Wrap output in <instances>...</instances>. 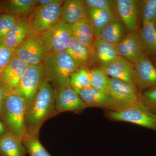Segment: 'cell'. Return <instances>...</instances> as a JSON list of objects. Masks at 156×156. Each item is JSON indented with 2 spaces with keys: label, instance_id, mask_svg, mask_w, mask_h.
<instances>
[{
  "label": "cell",
  "instance_id": "ab89813d",
  "mask_svg": "<svg viewBox=\"0 0 156 156\" xmlns=\"http://www.w3.org/2000/svg\"><path fill=\"white\" fill-rule=\"evenodd\" d=\"M0 11H1V10H0Z\"/></svg>",
  "mask_w": 156,
  "mask_h": 156
},
{
  "label": "cell",
  "instance_id": "8992f818",
  "mask_svg": "<svg viewBox=\"0 0 156 156\" xmlns=\"http://www.w3.org/2000/svg\"><path fill=\"white\" fill-rule=\"evenodd\" d=\"M63 1L56 0L45 6H37L28 18L34 31L43 34L60 20Z\"/></svg>",
  "mask_w": 156,
  "mask_h": 156
},
{
  "label": "cell",
  "instance_id": "8d00e7d4",
  "mask_svg": "<svg viewBox=\"0 0 156 156\" xmlns=\"http://www.w3.org/2000/svg\"><path fill=\"white\" fill-rule=\"evenodd\" d=\"M7 131H6L5 126L3 125L2 121L0 120V136H2L5 134Z\"/></svg>",
  "mask_w": 156,
  "mask_h": 156
},
{
  "label": "cell",
  "instance_id": "4fadbf2b",
  "mask_svg": "<svg viewBox=\"0 0 156 156\" xmlns=\"http://www.w3.org/2000/svg\"><path fill=\"white\" fill-rule=\"evenodd\" d=\"M75 90L88 107L101 108L107 111L118 109L115 101L110 92L93 87Z\"/></svg>",
  "mask_w": 156,
  "mask_h": 156
},
{
  "label": "cell",
  "instance_id": "74e56055",
  "mask_svg": "<svg viewBox=\"0 0 156 156\" xmlns=\"http://www.w3.org/2000/svg\"><path fill=\"white\" fill-rule=\"evenodd\" d=\"M154 63V65L156 67V58H155V59H154L153 60Z\"/></svg>",
  "mask_w": 156,
  "mask_h": 156
},
{
  "label": "cell",
  "instance_id": "5b68a950",
  "mask_svg": "<svg viewBox=\"0 0 156 156\" xmlns=\"http://www.w3.org/2000/svg\"><path fill=\"white\" fill-rule=\"evenodd\" d=\"M41 37L46 53L65 52L73 37L72 26L60 20Z\"/></svg>",
  "mask_w": 156,
  "mask_h": 156
},
{
  "label": "cell",
  "instance_id": "9c48e42d",
  "mask_svg": "<svg viewBox=\"0 0 156 156\" xmlns=\"http://www.w3.org/2000/svg\"><path fill=\"white\" fill-rule=\"evenodd\" d=\"M109 92L117 104L118 110L130 106L141 100V92L133 83H127L111 78Z\"/></svg>",
  "mask_w": 156,
  "mask_h": 156
},
{
  "label": "cell",
  "instance_id": "ac0fdd59",
  "mask_svg": "<svg viewBox=\"0 0 156 156\" xmlns=\"http://www.w3.org/2000/svg\"><path fill=\"white\" fill-rule=\"evenodd\" d=\"M88 18L87 9L84 1L66 0L61 7L60 20L71 26Z\"/></svg>",
  "mask_w": 156,
  "mask_h": 156
},
{
  "label": "cell",
  "instance_id": "4dcf8cb0",
  "mask_svg": "<svg viewBox=\"0 0 156 156\" xmlns=\"http://www.w3.org/2000/svg\"><path fill=\"white\" fill-rule=\"evenodd\" d=\"M17 20L10 14L4 13L0 15V43H2L7 35L16 24Z\"/></svg>",
  "mask_w": 156,
  "mask_h": 156
},
{
  "label": "cell",
  "instance_id": "ffe728a7",
  "mask_svg": "<svg viewBox=\"0 0 156 156\" xmlns=\"http://www.w3.org/2000/svg\"><path fill=\"white\" fill-rule=\"evenodd\" d=\"M37 0H9L4 1L1 9L5 14L17 19L28 17L36 7Z\"/></svg>",
  "mask_w": 156,
  "mask_h": 156
},
{
  "label": "cell",
  "instance_id": "e575fe53",
  "mask_svg": "<svg viewBox=\"0 0 156 156\" xmlns=\"http://www.w3.org/2000/svg\"><path fill=\"white\" fill-rule=\"evenodd\" d=\"M5 97V95L4 93L2 88L1 83H0V118H1L2 107L3 102H4Z\"/></svg>",
  "mask_w": 156,
  "mask_h": 156
},
{
  "label": "cell",
  "instance_id": "d6986e66",
  "mask_svg": "<svg viewBox=\"0 0 156 156\" xmlns=\"http://www.w3.org/2000/svg\"><path fill=\"white\" fill-rule=\"evenodd\" d=\"M33 30L28 17L17 19L16 24L7 35L2 44L14 50L25 41Z\"/></svg>",
  "mask_w": 156,
  "mask_h": 156
},
{
  "label": "cell",
  "instance_id": "1f68e13d",
  "mask_svg": "<svg viewBox=\"0 0 156 156\" xmlns=\"http://www.w3.org/2000/svg\"><path fill=\"white\" fill-rule=\"evenodd\" d=\"M87 8L116 11V0H85Z\"/></svg>",
  "mask_w": 156,
  "mask_h": 156
},
{
  "label": "cell",
  "instance_id": "603a6c76",
  "mask_svg": "<svg viewBox=\"0 0 156 156\" xmlns=\"http://www.w3.org/2000/svg\"><path fill=\"white\" fill-rule=\"evenodd\" d=\"M27 154L19 137L9 132L0 136V156H26Z\"/></svg>",
  "mask_w": 156,
  "mask_h": 156
},
{
  "label": "cell",
  "instance_id": "ba28073f",
  "mask_svg": "<svg viewBox=\"0 0 156 156\" xmlns=\"http://www.w3.org/2000/svg\"><path fill=\"white\" fill-rule=\"evenodd\" d=\"M46 80L43 63L36 65H28L18 89L14 94L23 98L27 105L34 97Z\"/></svg>",
  "mask_w": 156,
  "mask_h": 156
},
{
  "label": "cell",
  "instance_id": "cb8c5ba5",
  "mask_svg": "<svg viewBox=\"0 0 156 156\" xmlns=\"http://www.w3.org/2000/svg\"><path fill=\"white\" fill-rule=\"evenodd\" d=\"M128 33L127 28L122 21L117 19L110 23L102 30L98 38L117 45Z\"/></svg>",
  "mask_w": 156,
  "mask_h": 156
},
{
  "label": "cell",
  "instance_id": "6da1fadb",
  "mask_svg": "<svg viewBox=\"0 0 156 156\" xmlns=\"http://www.w3.org/2000/svg\"><path fill=\"white\" fill-rule=\"evenodd\" d=\"M56 90L45 80L34 97L26 107V135H39L43 124L58 114L56 110Z\"/></svg>",
  "mask_w": 156,
  "mask_h": 156
},
{
  "label": "cell",
  "instance_id": "7402d4cb",
  "mask_svg": "<svg viewBox=\"0 0 156 156\" xmlns=\"http://www.w3.org/2000/svg\"><path fill=\"white\" fill-rule=\"evenodd\" d=\"M86 8L95 38L99 37L101 31L110 23L119 19L115 11Z\"/></svg>",
  "mask_w": 156,
  "mask_h": 156
},
{
  "label": "cell",
  "instance_id": "836d02e7",
  "mask_svg": "<svg viewBox=\"0 0 156 156\" xmlns=\"http://www.w3.org/2000/svg\"><path fill=\"white\" fill-rule=\"evenodd\" d=\"M14 49L0 43V73L9 64L14 56Z\"/></svg>",
  "mask_w": 156,
  "mask_h": 156
},
{
  "label": "cell",
  "instance_id": "5bb4252c",
  "mask_svg": "<svg viewBox=\"0 0 156 156\" xmlns=\"http://www.w3.org/2000/svg\"><path fill=\"white\" fill-rule=\"evenodd\" d=\"M116 11L119 19L124 23L128 32L137 30L139 1L116 0Z\"/></svg>",
  "mask_w": 156,
  "mask_h": 156
},
{
  "label": "cell",
  "instance_id": "484cf974",
  "mask_svg": "<svg viewBox=\"0 0 156 156\" xmlns=\"http://www.w3.org/2000/svg\"><path fill=\"white\" fill-rule=\"evenodd\" d=\"M73 37L92 51L95 37L92 24L89 18L83 20L72 26Z\"/></svg>",
  "mask_w": 156,
  "mask_h": 156
},
{
  "label": "cell",
  "instance_id": "f546056e",
  "mask_svg": "<svg viewBox=\"0 0 156 156\" xmlns=\"http://www.w3.org/2000/svg\"><path fill=\"white\" fill-rule=\"evenodd\" d=\"M139 9L142 23L156 22V0L139 1Z\"/></svg>",
  "mask_w": 156,
  "mask_h": 156
},
{
  "label": "cell",
  "instance_id": "f1b7e54d",
  "mask_svg": "<svg viewBox=\"0 0 156 156\" xmlns=\"http://www.w3.org/2000/svg\"><path fill=\"white\" fill-rule=\"evenodd\" d=\"M23 142L29 156H51L40 142L39 135H26Z\"/></svg>",
  "mask_w": 156,
  "mask_h": 156
},
{
  "label": "cell",
  "instance_id": "d590c367",
  "mask_svg": "<svg viewBox=\"0 0 156 156\" xmlns=\"http://www.w3.org/2000/svg\"><path fill=\"white\" fill-rule=\"evenodd\" d=\"M56 0H37V6H45L54 3Z\"/></svg>",
  "mask_w": 156,
  "mask_h": 156
},
{
  "label": "cell",
  "instance_id": "9a60e30c",
  "mask_svg": "<svg viewBox=\"0 0 156 156\" xmlns=\"http://www.w3.org/2000/svg\"><path fill=\"white\" fill-rule=\"evenodd\" d=\"M117 52L120 57L133 64L144 54L141 41L138 31L128 32L126 37L117 45Z\"/></svg>",
  "mask_w": 156,
  "mask_h": 156
},
{
  "label": "cell",
  "instance_id": "277c9868",
  "mask_svg": "<svg viewBox=\"0 0 156 156\" xmlns=\"http://www.w3.org/2000/svg\"><path fill=\"white\" fill-rule=\"evenodd\" d=\"M105 115L111 120L132 123L156 132V113L141 100L122 109L107 111Z\"/></svg>",
  "mask_w": 156,
  "mask_h": 156
},
{
  "label": "cell",
  "instance_id": "4316f807",
  "mask_svg": "<svg viewBox=\"0 0 156 156\" xmlns=\"http://www.w3.org/2000/svg\"><path fill=\"white\" fill-rule=\"evenodd\" d=\"M91 86L97 89L109 92L111 78L99 67L89 69Z\"/></svg>",
  "mask_w": 156,
  "mask_h": 156
},
{
  "label": "cell",
  "instance_id": "2e32d148",
  "mask_svg": "<svg viewBox=\"0 0 156 156\" xmlns=\"http://www.w3.org/2000/svg\"><path fill=\"white\" fill-rule=\"evenodd\" d=\"M101 68L110 78L134 83V64L122 57L118 56Z\"/></svg>",
  "mask_w": 156,
  "mask_h": 156
},
{
  "label": "cell",
  "instance_id": "3957f363",
  "mask_svg": "<svg viewBox=\"0 0 156 156\" xmlns=\"http://www.w3.org/2000/svg\"><path fill=\"white\" fill-rule=\"evenodd\" d=\"M26 102L17 94L6 95L3 102L0 120L7 132L23 140L27 135L25 124Z\"/></svg>",
  "mask_w": 156,
  "mask_h": 156
},
{
  "label": "cell",
  "instance_id": "44dd1931",
  "mask_svg": "<svg viewBox=\"0 0 156 156\" xmlns=\"http://www.w3.org/2000/svg\"><path fill=\"white\" fill-rule=\"evenodd\" d=\"M79 68L88 69L92 63V51L83 44L73 37L66 50Z\"/></svg>",
  "mask_w": 156,
  "mask_h": 156
},
{
  "label": "cell",
  "instance_id": "52a82bcc",
  "mask_svg": "<svg viewBox=\"0 0 156 156\" xmlns=\"http://www.w3.org/2000/svg\"><path fill=\"white\" fill-rule=\"evenodd\" d=\"M45 51L41 34L32 31L24 41L14 49V56L28 65L42 64Z\"/></svg>",
  "mask_w": 156,
  "mask_h": 156
},
{
  "label": "cell",
  "instance_id": "83f0119b",
  "mask_svg": "<svg viewBox=\"0 0 156 156\" xmlns=\"http://www.w3.org/2000/svg\"><path fill=\"white\" fill-rule=\"evenodd\" d=\"M70 83L75 90H82L92 87L89 69L81 68L73 73L70 77Z\"/></svg>",
  "mask_w": 156,
  "mask_h": 156
},
{
  "label": "cell",
  "instance_id": "d6a6232c",
  "mask_svg": "<svg viewBox=\"0 0 156 156\" xmlns=\"http://www.w3.org/2000/svg\"><path fill=\"white\" fill-rule=\"evenodd\" d=\"M141 101L146 106L156 113V86L141 92Z\"/></svg>",
  "mask_w": 156,
  "mask_h": 156
},
{
  "label": "cell",
  "instance_id": "d4e9b609",
  "mask_svg": "<svg viewBox=\"0 0 156 156\" xmlns=\"http://www.w3.org/2000/svg\"><path fill=\"white\" fill-rule=\"evenodd\" d=\"M139 35L144 53L156 58V28L151 23H143Z\"/></svg>",
  "mask_w": 156,
  "mask_h": 156
},
{
  "label": "cell",
  "instance_id": "f35d334b",
  "mask_svg": "<svg viewBox=\"0 0 156 156\" xmlns=\"http://www.w3.org/2000/svg\"><path fill=\"white\" fill-rule=\"evenodd\" d=\"M154 24L155 27V28H156V22L154 23Z\"/></svg>",
  "mask_w": 156,
  "mask_h": 156
},
{
  "label": "cell",
  "instance_id": "30bf717a",
  "mask_svg": "<svg viewBox=\"0 0 156 156\" xmlns=\"http://www.w3.org/2000/svg\"><path fill=\"white\" fill-rule=\"evenodd\" d=\"M28 65L13 56L0 73V83L6 95L14 94L19 87Z\"/></svg>",
  "mask_w": 156,
  "mask_h": 156
},
{
  "label": "cell",
  "instance_id": "7a4b0ae2",
  "mask_svg": "<svg viewBox=\"0 0 156 156\" xmlns=\"http://www.w3.org/2000/svg\"><path fill=\"white\" fill-rule=\"evenodd\" d=\"M43 63L46 79L55 89L70 85L71 75L79 68L66 51L46 53Z\"/></svg>",
  "mask_w": 156,
  "mask_h": 156
},
{
  "label": "cell",
  "instance_id": "e0dca14e",
  "mask_svg": "<svg viewBox=\"0 0 156 156\" xmlns=\"http://www.w3.org/2000/svg\"><path fill=\"white\" fill-rule=\"evenodd\" d=\"M119 56L117 45L105 41L99 38L95 39L92 50V63L101 67Z\"/></svg>",
  "mask_w": 156,
  "mask_h": 156
},
{
  "label": "cell",
  "instance_id": "7c38bea8",
  "mask_svg": "<svg viewBox=\"0 0 156 156\" xmlns=\"http://www.w3.org/2000/svg\"><path fill=\"white\" fill-rule=\"evenodd\" d=\"M134 83L140 91L156 86V67L144 53L134 64Z\"/></svg>",
  "mask_w": 156,
  "mask_h": 156
},
{
  "label": "cell",
  "instance_id": "8fae6325",
  "mask_svg": "<svg viewBox=\"0 0 156 156\" xmlns=\"http://www.w3.org/2000/svg\"><path fill=\"white\" fill-rule=\"evenodd\" d=\"M55 90L56 92L55 104L58 114L65 112L80 113L88 108L70 85Z\"/></svg>",
  "mask_w": 156,
  "mask_h": 156
}]
</instances>
